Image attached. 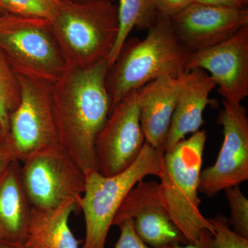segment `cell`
Here are the masks:
<instances>
[{
  "label": "cell",
  "instance_id": "6da1fadb",
  "mask_svg": "<svg viewBox=\"0 0 248 248\" xmlns=\"http://www.w3.org/2000/svg\"><path fill=\"white\" fill-rule=\"evenodd\" d=\"M107 60L84 68H67L53 89V112L62 149L85 175L96 169L94 144L108 117Z\"/></svg>",
  "mask_w": 248,
  "mask_h": 248
},
{
  "label": "cell",
  "instance_id": "7a4b0ae2",
  "mask_svg": "<svg viewBox=\"0 0 248 248\" xmlns=\"http://www.w3.org/2000/svg\"><path fill=\"white\" fill-rule=\"evenodd\" d=\"M190 54L174 34L170 17L158 12L146 37L127 39L108 66L106 86L110 110L129 93L153 80L184 75Z\"/></svg>",
  "mask_w": 248,
  "mask_h": 248
},
{
  "label": "cell",
  "instance_id": "3957f363",
  "mask_svg": "<svg viewBox=\"0 0 248 248\" xmlns=\"http://www.w3.org/2000/svg\"><path fill=\"white\" fill-rule=\"evenodd\" d=\"M52 30L67 68L107 60L119 32L118 6L107 0H57Z\"/></svg>",
  "mask_w": 248,
  "mask_h": 248
},
{
  "label": "cell",
  "instance_id": "277c9868",
  "mask_svg": "<svg viewBox=\"0 0 248 248\" xmlns=\"http://www.w3.org/2000/svg\"><path fill=\"white\" fill-rule=\"evenodd\" d=\"M206 140V131L199 130L165 152L159 177L161 202L187 244L195 243L204 230L215 232L201 212L198 196Z\"/></svg>",
  "mask_w": 248,
  "mask_h": 248
},
{
  "label": "cell",
  "instance_id": "5b68a950",
  "mask_svg": "<svg viewBox=\"0 0 248 248\" xmlns=\"http://www.w3.org/2000/svg\"><path fill=\"white\" fill-rule=\"evenodd\" d=\"M164 153L145 141L138 159L123 172L107 177L93 170L85 175L79 205L86 225L82 248H105L110 227L125 197L147 176L159 177Z\"/></svg>",
  "mask_w": 248,
  "mask_h": 248
},
{
  "label": "cell",
  "instance_id": "8992f818",
  "mask_svg": "<svg viewBox=\"0 0 248 248\" xmlns=\"http://www.w3.org/2000/svg\"><path fill=\"white\" fill-rule=\"evenodd\" d=\"M0 50L19 76L55 84L67 70L45 18L0 16Z\"/></svg>",
  "mask_w": 248,
  "mask_h": 248
},
{
  "label": "cell",
  "instance_id": "52a82bcc",
  "mask_svg": "<svg viewBox=\"0 0 248 248\" xmlns=\"http://www.w3.org/2000/svg\"><path fill=\"white\" fill-rule=\"evenodd\" d=\"M19 77L21 100L10 119L9 132L6 138L15 159L24 163L61 147L53 117V84Z\"/></svg>",
  "mask_w": 248,
  "mask_h": 248
},
{
  "label": "cell",
  "instance_id": "ba28073f",
  "mask_svg": "<svg viewBox=\"0 0 248 248\" xmlns=\"http://www.w3.org/2000/svg\"><path fill=\"white\" fill-rule=\"evenodd\" d=\"M21 179L31 208L53 210L73 202L79 209L85 174L62 148L22 163Z\"/></svg>",
  "mask_w": 248,
  "mask_h": 248
},
{
  "label": "cell",
  "instance_id": "9c48e42d",
  "mask_svg": "<svg viewBox=\"0 0 248 248\" xmlns=\"http://www.w3.org/2000/svg\"><path fill=\"white\" fill-rule=\"evenodd\" d=\"M138 90L124 97L112 110L94 144L97 171L107 177L128 169L145 143L140 124Z\"/></svg>",
  "mask_w": 248,
  "mask_h": 248
},
{
  "label": "cell",
  "instance_id": "30bf717a",
  "mask_svg": "<svg viewBox=\"0 0 248 248\" xmlns=\"http://www.w3.org/2000/svg\"><path fill=\"white\" fill-rule=\"evenodd\" d=\"M218 124L223 126V144L213 166L202 170L199 192L213 197L248 179V117L241 104L223 100Z\"/></svg>",
  "mask_w": 248,
  "mask_h": 248
},
{
  "label": "cell",
  "instance_id": "8fae6325",
  "mask_svg": "<svg viewBox=\"0 0 248 248\" xmlns=\"http://www.w3.org/2000/svg\"><path fill=\"white\" fill-rule=\"evenodd\" d=\"M195 68L210 73L223 101L241 104L248 95V25L219 45L191 53L186 71Z\"/></svg>",
  "mask_w": 248,
  "mask_h": 248
},
{
  "label": "cell",
  "instance_id": "7c38bea8",
  "mask_svg": "<svg viewBox=\"0 0 248 248\" xmlns=\"http://www.w3.org/2000/svg\"><path fill=\"white\" fill-rule=\"evenodd\" d=\"M170 17L178 40L193 53L219 45L248 25V9L194 2Z\"/></svg>",
  "mask_w": 248,
  "mask_h": 248
},
{
  "label": "cell",
  "instance_id": "4fadbf2b",
  "mask_svg": "<svg viewBox=\"0 0 248 248\" xmlns=\"http://www.w3.org/2000/svg\"><path fill=\"white\" fill-rule=\"evenodd\" d=\"M125 219L131 220L139 238L152 248L187 244L161 202L157 182L141 181L130 190L112 226H118Z\"/></svg>",
  "mask_w": 248,
  "mask_h": 248
},
{
  "label": "cell",
  "instance_id": "5bb4252c",
  "mask_svg": "<svg viewBox=\"0 0 248 248\" xmlns=\"http://www.w3.org/2000/svg\"><path fill=\"white\" fill-rule=\"evenodd\" d=\"M187 73L163 77L138 90L139 114L145 141L155 148L165 151L178 96Z\"/></svg>",
  "mask_w": 248,
  "mask_h": 248
},
{
  "label": "cell",
  "instance_id": "9a60e30c",
  "mask_svg": "<svg viewBox=\"0 0 248 248\" xmlns=\"http://www.w3.org/2000/svg\"><path fill=\"white\" fill-rule=\"evenodd\" d=\"M215 87L206 71L195 68L187 72L171 120L165 152L172 149L186 135L200 130L204 110L211 103L210 94Z\"/></svg>",
  "mask_w": 248,
  "mask_h": 248
},
{
  "label": "cell",
  "instance_id": "2e32d148",
  "mask_svg": "<svg viewBox=\"0 0 248 248\" xmlns=\"http://www.w3.org/2000/svg\"><path fill=\"white\" fill-rule=\"evenodd\" d=\"M31 213L21 179V166L15 161L0 176V240L24 244Z\"/></svg>",
  "mask_w": 248,
  "mask_h": 248
},
{
  "label": "cell",
  "instance_id": "e0dca14e",
  "mask_svg": "<svg viewBox=\"0 0 248 248\" xmlns=\"http://www.w3.org/2000/svg\"><path fill=\"white\" fill-rule=\"evenodd\" d=\"M73 202L53 210L31 208L26 248H79L69 226L72 213L78 209Z\"/></svg>",
  "mask_w": 248,
  "mask_h": 248
},
{
  "label": "cell",
  "instance_id": "ac0fdd59",
  "mask_svg": "<svg viewBox=\"0 0 248 248\" xmlns=\"http://www.w3.org/2000/svg\"><path fill=\"white\" fill-rule=\"evenodd\" d=\"M119 32L108 64L115 61L121 48L134 29L148 30L154 24L158 11L155 0H118Z\"/></svg>",
  "mask_w": 248,
  "mask_h": 248
},
{
  "label": "cell",
  "instance_id": "d6986e66",
  "mask_svg": "<svg viewBox=\"0 0 248 248\" xmlns=\"http://www.w3.org/2000/svg\"><path fill=\"white\" fill-rule=\"evenodd\" d=\"M21 95L19 77L0 50V125L5 136L9 134L10 119L19 106Z\"/></svg>",
  "mask_w": 248,
  "mask_h": 248
},
{
  "label": "cell",
  "instance_id": "ffe728a7",
  "mask_svg": "<svg viewBox=\"0 0 248 248\" xmlns=\"http://www.w3.org/2000/svg\"><path fill=\"white\" fill-rule=\"evenodd\" d=\"M57 0H0V16L40 17L50 20Z\"/></svg>",
  "mask_w": 248,
  "mask_h": 248
},
{
  "label": "cell",
  "instance_id": "44dd1931",
  "mask_svg": "<svg viewBox=\"0 0 248 248\" xmlns=\"http://www.w3.org/2000/svg\"><path fill=\"white\" fill-rule=\"evenodd\" d=\"M227 201L231 209L228 219L232 229L242 237L248 239V200L243 194L239 186L225 190Z\"/></svg>",
  "mask_w": 248,
  "mask_h": 248
},
{
  "label": "cell",
  "instance_id": "7402d4cb",
  "mask_svg": "<svg viewBox=\"0 0 248 248\" xmlns=\"http://www.w3.org/2000/svg\"><path fill=\"white\" fill-rule=\"evenodd\" d=\"M210 220L215 230V248H248V239L236 234L226 217L218 214Z\"/></svg>",
  "mask_w": 248,
  "mask_h": 248
},
{
  "label": "cell",
  "instance_id": "603a6c76",
  "mask_svg": "<svg viewBox=\"0 0 248 248\" xmlns=\"http://www.w3.org/2000/svg\"><path fill=\"white\" fill-rule=\"evenodd\" d=\"M120 229V235L115 248H174L173 246L161 248H152L139 238L130 219H125L117 226Z\"/></svg>",
  "mask_w": 248,
  "mask_h": 248
},
{
  "label": "cell",
  "instance_id": "cb8c5ba5",
  "mask_svg": "<svg viewBox=\"0 0 248 248\" xmlns=\"http://www.w3.org/2000/svg\"><path fill=\"white\" fill-rule=\"evenodd\" d=\"M156 9L160 14L171 17L186 6L195 2V0H155Z\"/></svg>",
  "mask_w": 248,
  "mask_h": 248
},
{
  "label": "cell",
  "instance_id": "d4e9b609",
  "mask_svg": "<svg viewBox=\"0 0 248 248\" xmlns=\"http://www.w3.org/2000/svg\"><path fill=\"white\" fill-rule=\"evenodd\" d=\"M15 159L6 136H0V176L7 170Z\"/></svg>",
  "mask_w": 248,
  "mask_h": 248
},
{
  "label": "cell",
  "instance_id": "484cf974",
  "mask_svg": "<svg viewBox=\"0 0 248 248\" xmlns=\"http://www.w3.org/2000/svg\"><path fill=\"white\" fill-rule=\"evenodd\" d=\"M174 248H215L214 233L208 230H204L201 232L199 239L194 244L173 245Z\"/></svg>",
  "mask_w": 248,
  "mask_h": 248
},
{
  "label": "cell",
  "instance_id": "4316f807",
  "mask_svg": "<svg viewBox=\"0 0 248 248\" xmlns=\"http://www.w3.org/2000/svg\"><path fill=\"white\" fill-rule=\"evenodd\" d=\"M195 2L232 9H248V6L241 0H195Z\"/></svg>",
  "mask_w": 248,
  "mask_h": 248
},
{
  "label": "cell",
  "instance_id": "83f0119b",
  "mask_svg": "<svg viewBox=\"0 0 248 248\" xmlns=\"http://www.w3.org/2000/svg\"><path fill=\"white\" fill-rule=\"evenodd\" d=\"M0 248H26L23 244H14L0 240Z\"/></svg>",
  "mask_w": 248,
  "mask_h": 248
},
{
  "label": "cell",
  "instance_id": "f1b7e54d",
  "mask_svg": "<svg viewBox=\"0 0 248 248\" xmlns=\"http://www.w3.org/2000/svg\"><path fill=\"white\" fill-rule=\"evenodd\" d=\"M73 1H85V0H73ZM107 1H112V2H117L118 0H107Z\"/></svg>",
  "mask_w": 248,
  "mask_h": 248
},
{
  "label": "cell",
  "instance_id": "f546056e",
  "mask_svg": "<svg viewBox=\"0 0 248 248\" xmlns=\"http://www.w3.org/2000/svg\"><path fill=\"white\" fill-rule=\"evenodd\" d=\"M0 136H5L4 133H3L2 129H1V125H0Z\"/></svg>",
  "mask_w": 248,
  "mask_h": 248
},
{
  "label": "cell",
  "instance_id": "4dcf8cb0",
  "mask_svg": "<svg viewBox=\"0 0 248 248\" xmlns=\"http://www.w3.org/2000/svg\"><path fill=\"white\" fill-rule=\"evenodd\" d=\"M241 1H242L243 2H244V4H246V6H248V0H241Z\"/></svg>",
  "mask_w": 248,
  "mask_h": 248
}]
</instances>
